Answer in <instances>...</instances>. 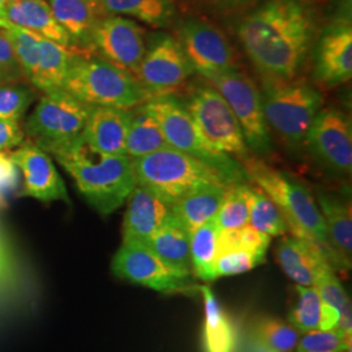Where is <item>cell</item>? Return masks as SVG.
Masks as SVG:
<instances>
[{
  "label": "cell",
  "mask_w": 352,
  "mask_h": 352,
  "mask_svg": "<svg viewBox=\"0 0 352 352\" xmlns=\"http://www.w3.org/2000/svg\"><path fill=\"white\" fill-rule=\"evenodd\" d=\"M316 36V14L305 0H266L238 25L240 43L265 82L295 80Z\"/></svg>",
  "instance_id": "cell-1"
},
{
  "label": "cell",
  "mask_w": 352,
  "mask_h": 352,
  "mask_svg": "<svg viewBox=\"0 0 352 352\" xmlns=\"http://www.w3.org/2000/svg\"><path fill=\"white\" fill-rule=\"evenodd\" d=\"M50 154L75 180L89 205L102 215L118 210L138 186L128 155L97 151L82 136Z\"/></svg>",
  "instance_id": "cell-2"
},
{
  "label": "cell",
  "mask_w": 352,
  "mask_h": 352,
  "mask_svg": "<svg viewBox=\"0 0 352 352\" xmlns=\"http://www.w3.org/2000/svg\"><path fill=\"white\" fill-rule=\"evenodd\" d=\"M241 164L250 183H254L277 205L292 236L314 244L327 256L334 270L338 272L337 258L327 239L322 214L311 190L296 177L265 164L263 160L248 155Z\"/></svg>",
  "instance_id": "cell-3"
},
{
  "label": "cell",
  "mask_w": 352,
  "mask_h": 352,
  "mask_svg": "<svg viewBox=\"0 0 352 352\" xmlns=\"http://www.w3.org/2000/svg\"><path fill=\"white\" fill-rule=\"evenodd\" d=\"M62 89L90 106L126 110L151 98L135 76L96 55H75Z\"/></svg>",
  "instance_id": "cell-4"
},
{
  "label": "cell",
  "mask_w": 352,
  "mask_h": 352,
  "mask_svg": "<svg viewBox=\"0 0 352 352\" xmlns=\"http://www.w3.org/2000/svg\"><path fill=\"white\" fill-rule=\"evenodd\" d=\"M132 166L138 186L148 189L168 206L205 184L234 186L213 167L171 146L133 158Z\"/></svg>",
  "instance_id": "cell-5"
},
{
  "label": "cell",
  "mask_w": 352,
  "mask_h": 352,
  "mask_svg": "<svg viewBox=\"0 0 352 352\" xmlns=\"http://www.w3.org/2000/svg\"><path fill=\"white\" fill-rule=\"evenodd\" d=\"M145 106L158 120L168 146L213 167L234 186L250 183L243 164L209 145L182 100L173 94L154 96Z\"/></svg>",
  "instance_id": "cell-6"
},
{
  "label": "cell",
  "mask_w": 352,
  "mask_h": 352,
  "mask_svg": "<svg viewBox=\"0 0 352 352\" xmlns=\"http://www.w3.org/2000/svg\"><path fill=\"white\" fill-rule=\"evenodd\" d=\"M263 98L265 122L289 149L299 151L309 128L322 109V94L302 80L265 82Z\"/></svg>",
  "instance_id": "cell-7"
},
{
  "label": "cell",
  "mask_w": 352,
  "mask_h": 352,
  "mask_svg": "<svg viewBox=\"0 0 352 352\" xmlns=\"http://www.w3.org/2000/svg\"><path fill=\"white\" fill-rule=\"evenodd\" d=\"M91 109L63 89L42 93L23 128L24 135L29 144L50 154L82 136Z\"/></svg>",
  "instance_id": "cell-8"
},
{
  "label": "cell",
  "mask_w": 352,
  "mask_h": 352,
  "mask_svg": "<svg viewBox=\"0 0 352 352\" xmlns=\"http://www.w3.org/2000/svg\"><path fill=\"white\" fill-rule=\"evenodd\" d=\"M202 136L215 151L236 155L243 161L250 155L239 123L226 100L209 85H199L183 101Z\"/></svg>",
  "instance_id": "cell-9"
},
{
  "label": "cell",
  "mask_w": 352,
  "mask_h": 352,
  "mask_svg": "<svg viewBox=\"0 0 352 352\" xmlns=\"http://www.w3.org/2000/svg\"><path fill=\"white\" fill-rule=\"evenodd\" d=\"M204 78L226 100L239 123L248 149L261 155L273 151V142L265 122L261 93L251 78L238 68Z\"/></svg>",
  "instance_id": "cell-10"
},
{
  "label": "cell",
  "mask_w": 352,
  "mask_h": 352,
  "mask_svg": "<svg viewBox=\"0 0 352 352\" xmlns=\"http://www.w3.org/2000/svg\"><path fill=\"white\" fill-rule=\"evenodd\" d=\"M6 29L12 39L26 81L41 93L62 89L74 56L82 54L17 26Z\"/></svg>",
  "instance_id": "cell-11"
},
{
  "label": "cell",
  "mask_w": 352,
  "mask_h": 352,
  "mask_svg": "<svg viewBox=\"0 0 352 352\" xmlns=\"http://www.w3.org/2000/svg\"><path fill=\"white\" fill-rule=\"evenodd\" d=\"M113 276L162 294H184L199 289L195 277L176 272L145 244H122L111 261Z\"/></svg>",
  "instance_id": "cell-12"
},
{
  "label": "cell",
  "mask_w": 352,
  "mask_h": 352,
  "mask_svg": "<svg viewBox=\"0 0 352 352\" xmlns=\"http://www.w3.org/2000/svg\"><path fill=\"white\" fill-rule=\"evenodd\" d=\"M304 145L316 161L331 174L344 177L351 175V120L343 111L321 109Z\"/></svg>",
  "instance_id": "cell-13"
},
{
  "label": "cell",
  "mask_w": 352,
  "mask_h": 352,
  "mask_svg": "<svg viewBox=\"0 0 352 352\" xmlns=\"http://www.w3.org/2000/svg\"><path fill=\"white\" fill-rule=\"evenodd\" d=\"M179 43L193 71L202 77L236 68V58L226 36L213 24L188 19L180 26Z\"/></svg>",
  "instance_id": "cell-14"
},
{
  "label": "cell",
  "mask_w": 352,
  "mask_h": 352,
  "mask_svg": "<svg viewBox=\"0 0 352 352\" xmlns=\"http://www.w3.org/2000/svg\"><path fill=\"white\" fill-rule=\"evenodd\" d=\"M90 46L93 55L135 76L146 51L145 30L126 17L106 16L96 26Z\"/></svg>",
  "instance_id": "cell-15"
},
{
  "label": "cell",
  "mask_w": 352,
  "mask_h": 352,
  "mask_svg": "<svg viewBox=\"0 0 352 352\" xmlns=\"http://www.w3.org/2000/svg\"><path fill=\"white\" fill-rule=\"evenodd\" d=\"M193 72L179 41L170 36L158 38L136 71V78L151 97L171 94L180 88Z\"/></svg>",
  "instance_id": "cell-16"
},
{
  "label": "cell",
  "mask_w": 352,
  "mask_h": 352,
  "mask_svg": "<svg viewBox=\"0 0 352 352\" xmlns=\"http://www.w3.org/2000/svg\"><path fill=\"white\" fill-rule=\"evenodd\" d=\"M352 77V25L343 17L327 26L314 46V78L322 88H336Z\"/></svg>",
  "instance_id": "cell-17"
},
{
  "label": "cell",
  "mask_w": 352,
  "mask_h": 352,
  "mask_svg": "<svg viewBox=\"0 0 352 352\" xmlns=\"http://www.w3.org/2000/svg\"><path fill=\"white\" fill-rule=\"evenodd\" d=\"M8 154L23 173V196L42 202H69L63 179L47 151L28 142L16 148L14 151H8Z\"/></svg>",
  "instance_id": "cell-18"
},
{
  "label": "cell",
  "mask_w": 352,
  "mask_h": 352,
  "mask_svg": "<svg viewBox=\"0 0 352 352\" xmlns=\"http://www.w3.org/2000/svg\"><path fill=\"white\" fill-rule=\"evenodd\" d=\"M317 205L325 222L330 247L337 258L338 272L346 274L352 266L351 204L337 195L318 190Z\"/></svg>",
  "instance_id": "cell-19"
},
{
  "label": "cell",
  "mask_w": 352,
  "mask_h": 352,
  "mask_svg": "<svg viewBox=\"0 0 352 352\" xmlns=\"http://www.w3.org/2000/svg\"><path fill=\"white\" fill-rule=\"evenodd\" d=\"M170 212V206L148 189L136 186L126 199L123 243L148 244Z\"/></svg>",
  "instance_id": "cell-20"
},
{
  "label": "cell",
  "mask_w": 352,
  "mask_h": 352,
  "mask_svg": "<svg viewBox=\"0 0 352 352\" xmlns=\"http://www.w3.org/2000/svg\"><path fill=\"white\" fill-rule=\"evenodd\" d=\"M131 110L93 106L82 138L97 151L126 155V133L132 115Z\"/></svg>",
  "instance_id": "cell-21"
},
{
  "label": "cell",
  "mask_w": 352,
  "mask_h": 352,
  "mask_svg": "<svg viewBox=\"0 0 352 352\" xmlns=\"http://www.w3.org/2000/svg\"><path fill=\"white\" fill-rule=\"evenodd\" d=\"M58 23L71 36L76 47L85 55L91 52V36L98 23L109 16L102 0H47Z\"/></svg>",
  "instance_id": "cell-22"
},
{
  "label": "cell",
  "mask_w": 352,
  "mask_h": 352,
  "mask_svg": "<svg viewBox=\"0 0 352 352\" xmlns=\"http://www.w3.org/2000/svg\"><path fill=\"white\" fill-rule=\"evenodd\" d=\"M4 19V29L8 26H17L81 52L76 47L71 36L55 19L47 0H21L10 3L6 6Z\"/></svg>",
  "instance_id": "cell-23"
},
{
  "label": "cell",
  "mask_w": 352,
  "mask_h": 352,
  "mask_svg": "<svg viewBox=\"0 0 352 352\" xmlns=\"http://www.w3.org/2000/svg\"><path fill=\"white\" fill-rule=\"evenodd\" d=\"M276 257L285 274L300 286H315L322 267L331 265L314 244L295 236H285L279 241Z\"/></svg>",
  "instance_id": "cell-24"
},
{
  "label": "cell",
  "mask_w": 352,
  "mask_h": 352,
  "mask_svg": "<svg viewBox=\"0 0 352 352\" xmlns=\"http://www.w3.org/2000/svg\"><path fill=\"white\" fill-rule=\"evenodd\" d=\"M146 245L164 264L176 272L193 276L190 261V232L171 213V210Z\"/></svg>",
  "instance_id": "cell-25"
},
{
  "label": "cell",
  "mask_w": 352,
  "mask_h": 352,
  "mask_svg": "<svg viewBox=\"0 0 352 352\" xmlns=\"http://www.w3.org/2000/svg\"><path fill=\"white\" fill-rule=\"evenodd\" d=\"M204 299V327L202 350L204 352H236L238 331L231 317L215 298L209 286H199Z\"/></svg>",
  "instance_id": "cell-26"
},
{
  "label": "cell",
  "mask_w": 352,
  "mask_h": 352,
  "mask_svg": "<svg viewBox=\"0 0 352 352\" xmlns=\"http://www.w3.org/2000/svg\"><path fill=\"white\" fill-rule=\"evenodd\" d=\"M228 188L222 184H205L183 196L170 206V210L192 232L214 219Z\"/></svg>",
  "instance_id": "cell-27"
},
{
  "label": "cell",
  "mask_w": 352,
  "mask_h": 352,
  "mask_svg": "<svg viewBox=\"0 0 352 352\" xmlns=\"http://www.w3.org/2000/svg\"><path fill=\"white\" fill-rule=\"evenodd\" d=\"M126 133V155L133 160L167 148L164 131L145 103L132 109Z\"/></svg>",
  "instance_id": "cell-28"
},
{
  "label": "cell",
  "mask_w": 352,
  "mask_h": 352,
  "mask_svg": "<svg viewBox=\"0 0 352 352\" xmlns=\"http://www.w3.org/2000/svg\"><path fill=\"white\" fill-rule=\"evenodd\" d=\"M219 227L215 219H210L190 232V261L195 278L205 282L218 279L215 276L217 240Z\"/></svg>",
  "instance_id": "cell-29"
},
{
  "label": "cell",
  "mask_w": 352,
  "mask_h": 352,
  "mask_svg": "<svg viewBox=\"0 0 352 352\" xmlns=\"http://www.w3.org/2000/svg\"><path fill=\"white\" fill-rule=\"evenodd\" d=\"M109 16L126 14L154 28L168 25L174 17L171 0H102Z\"/></svg>",
  "instance_id": "cell-30"
},
{
  "label": "cell",
  "mask_w": 352,
  "mask_h": 352,
  "mask_svg": "<svg viewBox=\"0 0 352 352\" xmlns=\"http://www.w3.org/2000/svg\"><path fill=\"white\" fill-rule=\"evenodd\" d=\"M253 187L240 183L227 189L226 196L214 217L219 230L238 228L248 225Z\"/></svg>",
  "instance_id": "cell-31"
},
{
  "label": "cell",
  "mask_w": 352,
  "mask_h": 352,
  "mask_svg": "<svg viewBox=\"0 0 352 352\" xmlns=\"http://www.w3.org/2000/svg\"><path fill=\"white\" fill-rule=\"evenodd\" d=\"M252 334L278 352H294L302 337L300 330L272 316L258 318L253 325Z\"/></svg>",
  "instance_id": "cell-32"
},
{
  "label": "cell",
  "mask_w": 352,
  "mask_h": 352,
  "mask_svg": "<svg viewBox=\"0 0 352 352\" xmlns=\"http://www.w3.org/2000/svg\"><path fill=\"white\" fill-rule=\"evenodd\" d=\"M248 225L269 236H283L289 232V227L277 205L257 187H253Z\"/></svg>",
  "instance_id": "cell-33"
},
{
  "label": "cell",
  "mask_w": 352,
  "mask_h": 352,
  "mask_svg": "<svg viewBox=\"0 0 352 352\" xmlns=\"http://www.w3.org/2000/svg\"><path fill=\"white\" fill-rule=\"evenodd\" d=\"M272 236L256 230L251 225L221 230L217 240V256L230 251H250L265 254L269 250Z\"/></svg>",
  "instance_id": "cell-34"
},
{
  "label": "cell",
  "mask_w": 352,
  "mask_h": 352,
  "mask_svg": "<svg viewBox=\"0 0 352 352\" xmlns=\"http://www.w3.org/2000/svg\"><path fill=\"white\" fill-rule=\"evenodd\" d=\"M38 91L29 82L0 85V119L19 122L36 101Z\"/></svg>",
  "instance_id": "cell-35"
},
{
  "label": "cell",
  "mask_w": 352,
  "mask_h": 352,
  "mask_svg": "<svg viewBox=\"0 0 352 352\" xmlns=\"http://www.w3.org/2000/svg\"><path fill=\"white\" fill-rule=\"evenodd\" d=\"M296 300L289 314V322L302 333L318 327L321 299L314 286L296 285Z\"/></svg>",
  "instance_id": "cell-36"
},
{
  "label": "cell",
  "mask_w": 352,
  "mask_h": 352,
  "mask_svg": "<svg viewBox=\"0 0 352 352\" xmlns=\"http://www.w3.org/2000/svg\"><path fill=\"white\" fill-rule=\"evenodd\" d=\"M265 258V254L256 252L230 251L221 253L215 260V276L217 278L228 277L247 273L256 266L263 264Z\"/></svg>",
  "instance_id": "cell-37"
},
{
  "label": "cell",
  "mask_w": 352,
  "mask_h": 352,
  "mask_svg": "<svg viewBox=\"0 0 352 352\" xmlns=\"http://www.w3.org/2000/svg\"><path fill=\"white\" fill-rule=\"evenodd\" d=\"M28 82L7 29L0 28V85Z\"/></svg>",
  "instance_id": "cell-38"
},
{
  "label": "cell",
  "mask_w": 352,
  "mask_h": 352,
  "mask_svg": "<svg viewBox=\"0 0 352 352\" xmlns=\"http://www.w3.org/2000/svg\"><path fill=\"white\" fill-rule=\"evenodd\" d=\"M314 287L317 289L321 302L336 307L338 311L350 302L344 287L340 283V278L337 277V272L331 265L322 267V270L316 278Z\"/></svg>",
  "instance_id": "cell-39"
},
{
  "label": "cell",
  "mask_w": 352,
  "mask_h": 352,
  "mask_svg": "<svg viewBox=\"0 0 352 352\" xmlns=\"http://www.w3.org/2000/svg\"><path fill=\"white\" fill-rule=\"evenodd\" d=\"M340 350L342 340L336 330L314 329L302 334L295 352H340Z\"/></svg>",
  "instance_id": "cell-40"
},
{
  "label": "cell",
  "mask_w": 352,
  "mask_h": 352,
  "mask_svg": "<svg viewBox=\"0 0 352 352\" xmlns=\"http://www.w3.org/2000/svg\"><path fill=\"white\" fill-rule=\"evenodd\" d=\"M19 184V168L8 153H0V205Z\"/></svg>",
  "instance_id": "cell-41"
},
{
  "label": "cell",
  "mask_w": 352,
  "mask_h": 352,
  "mask_svg": "<svg viewBox=\"0 0 352 352\" xmlns=\"http://www.w3.org/2000/svg\"><path fill=\"white\" fill-rule=\"evenodd\" d=\"M24 141V129L17 120L0 119V153H8L16 149L21 146Z\"/></svg>",
  "instance_id": "cell-42"
},
{
  "label": "cell",
  "mask_w": 352,
  "mask_h": 352,
  "mask_svg": "<svg viewBox=\"0 0 352 352\" xmlns=\"http://www.w3.org/2000/svg\"><path fill=\"white\" fill-rule=\"evenodd\" d=\"M16 272V261L11 245L0 230V286L11 283Z\"/></svg>",
  "instance_id": "cell-43"
},
{
  "label": "cell",
  "mask_w": 352,
  "mask_h": 352,
  "mask_svg": "<svg viewBox=\"0 0 352 352\" xmlns=\"http://www.w3.org/2000/svg\"><path fill=\"white\" fill-rule=\"evenodd\" d=\"M340 320V311L327 304V302H321L320 305V317H318V327L317 329L320 330H336L337 324Z\"/></svg>",
  "instance_id": "cell-44"
},
{
  "label": "cell",
  "mask_w": 352,
  "mask_h": 352,
  "mask_svg": "<svg viewBox=\"0 0 352 352\" xmlns=\"http://www.w3.org/2000/svg\"><path fill=\"white\" fill-rule=\"evenodd\" d=\"M204 1L221 11H235V10H241L251 6L252 3H254L256 0H204Z\"/></svg>",
  "instance_id": "cell-45"
},
{
  "label": "cell",
  "mask_w": 352,
  "mask_h": 352,
  "mask_svg": "<svg viewBox=\"0 0 352 352\" xmlns=\"http://www.w3.org/2000/svg\"><path fill=\"white\" fill-rule=\"evenodd\" d=\"M243 352H278L273 350L272 347H269L267 344H265L264 342L258 340L257 337H254L253 334H250L248 338L245 340L244 343V350Z\"/></svg>",
  "instance_id": "cell-46"
},
{
  "label": "cell",
  "mask_w": 352,
  "mask_h": 352,
  "mask_svg": "<svg viewBox=\"0 0 352 352\" xmlns=\"http://www.w3.org/2000/svg\"><path fill=\"white\" fill-rule=\"evenodd\" d=\"M6 0H0V28L4 29L6 26V19H4V11H6Z\"/></svg>",
  "instance_id": "cell-47"
},
{
  "label": "cell",
  "mask_w": 352,
  "mask_h": 352,
  "mask_svg": "<svg viewBox=\"0 0 352 352\" xmlns=\"http://www.w3.org/2000/svg\"><path fill=\"white\" fill-rule=\"evenodd\" d=\"M16 1H21V0H6V3H7V4H10V3H16Z\"/></svg>",
  "instance_id": "cell-48"
},
{
  "label": "cell",
  "mask_w": 352,
  "mask_h": 352,
  "mask_svg": "<svg viewBox=\"0 0 352 352\" xmlns=\"http://www.w3.org/2000/svg\"><path fill=\"white\" fill-rule=\"evenodd\" d=\"M340 352H352V349H347V350H342Z\"/></svg>",
  "instance_id": "cell-49"
}]
</instances>
